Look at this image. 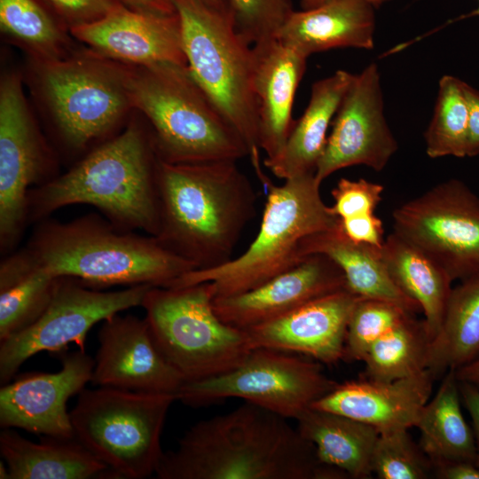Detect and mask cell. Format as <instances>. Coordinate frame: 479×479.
<instances>
[{"label":"cell","mask_w":479,"mask_h":479,"mask_svg":"<svg viewBox=\"0 0 479 479\" xmlns=\"http://www.w3.org/2000/svg\"><path fill=\"white\" fill-rule=\"evenodd\" d=\"M69 31L95 54L123 65L188 66L177 11H139L119 3L101 19Z\"/></svg>","instance_id":"17"},{"label":"cell","mask_w":479,"mask_h":479,"mask_svg":"<svg viewBox=\"0 0 479 479\" xmlns=\"http://www.w3.org/2000/svg\"><path fill=\"white\" fill-rule=\"evenodd\" d=\"M479 358V277L452 288L440 327L429 342L426 369L438 379Z\"/></svg>","instance_id":"30"},{"label":"cell","mask_w":479,"mask_h":479,"mask_svg":"<svg viewBox=\"0 0 479 479\" xmlns=\"http://www.w3.org/2000/svg\"><path fill=\"white\" fill-rule=\"evenodd\" d=\"M211 11L222 15L232 22V10L229 0H194Z\"/></svg>","instance_id":"46"},{"label":"cell","mask_w":479,"mask_h":479,"mask_svg":"<svg viewBox=\"0 0 479 479\" xmlns=\"http://www.w3.org/2000/svg\"><path fill=\"white\" fill-rule=\"evenodd\" d=\"M425 369L389 382L360 380L338 383L311 407L366 423L379 432L415 427L435 381Z\"/></svg>","instance_id":"21"},{"label":"cell","mask_w":479,"mask_h":479,"mask_svg":"<svg viewBox=\"0 0 479 479\" xmlns=\"http://www.w3.org/2000/svg\"><path fill=\"white\" fill-rule=\"evenodd\" d=\"M91 382L176 397L185 380L164 358L145 318L115 314L102 322Z\"/></svg>","instance_id":"18"},{"label":"cell","mask_w":479,"mask_h":479,"mask_svg":"<svg viewBox=\"0 0 479 479\" xmlns=\"http://www.w3.org/2000/svg\"><path fill=\"white\" fill-rule=\"evenodd\" d=\"M0 27L36 61L67 56L65 33L35 0H0Z\"/></svg>","instance_id":"33"},{"label":"cell","mask_w":479,"mask_h":479,"mask_svg":"<svg viewBox=\"0 0 479 479\" xmlns=\"http://www.w3.org/2000/svg\"><path fill=\"white\" fill-rule=\"evenodd\" d=\"M295 420L297 429L314 445L321 462L342 470L349 478L372 477V456L379 436L377 428L313 407Z\"/></svg>","instance_id":"27"},{"label":"cell","mask_w":479,"mask_h":479,"mask_svg":"<svg viewBox=\"0 0 479 479\" xmlns=\"http://www.w3.org/2000/svg\"><path fill=\"white\" fill-rule=\"evenodd\" d=\"M344 234L352 241L381 248L385 239L382 221L374 213L340 219Z\"/></svg>","instance_id":"40"},{"label":"cell","mask_w":479,"mask_h":479,"mask_svg":"<svg viewBox=\"0 0 479 479\" xmlns=\"http://www.w3.org/2000/svg\"><path fill=\"white\" fill-rule=\"evenodd\" d=\"M459 391L461 399L472 420V429L476 445L475 463L479 467V388L467 381H459Z\"/></svg>","instance_id":"42"},{"label":"cell","mask_w":479,"mask_h":479,"mask_svg":"<svg viewBox=\"0 0 479 479\" xmlns=\"http://www.w3.org/2000/svg\"><path fill=\"white\" fill-rule=\"evenodd\" d=\"M393 232L454 280L479 277V197L462 181L437 184L393 212Z\"/></svg>","instance_id":"12"},{"label":"cell","mask_w":479,"mask_h":479,"mask_svg":"<svg viewBox=\"0 0 479 479\" xmlns=\"http://www.w3.org/2000/svg\"><path fill=\"white\" fill-rule=\"evenodd\" d=\"M467 124L464 82L452 75H444L438 82L432 119L424 133L428 156L466 157Z\"/></svg>","instance_id":"34"},{"label":"cell","mask_w":479,"mask_h":479,"mask_svg":"<svg viewBox=\"0 0 479 479\" xmlns=\"http://www.w3.org/2000/svg\"><path fill=\"white\" fill-rule=\"evenodd\" d=\"M375 8L367 0H326L312 9L294 10L276 38L306 58L334 48L371 50Z\"/></svg>","instance_id":"23"},{"label":"cell","mask_w":479,"mask_h":479,"mask_svg":"<svg viewBox=\"0 0 479 479\" xmlns=\"http://www.w3.org/2000/svg\"><path fill=\"white\" fill-rule=\"evenodd\" d=\"M57 373H28L2 385L0 426L33 434L73 438L67 403L91 381L95 360L85 351L64 354Z\"/></svg>","instance_id":"16"},{"label":"cell","mask_w":479,"mask_h":479,"mask_svg":"<svg viewBox=\"0 0 479 479\" xmlns=\"http://www.w3.org/2000/svg\"><path fill=\"white\" fill-rule=\"evenodd\" d=\"M155 152L150 132L130 123L100 143L66 173L28 193V224L70 205L98 208L117 229L159 231Z\"/></svg>","instance_id":"3"},{"label":"cell","mask_w":479,"mask_h":479,"mask_svg":"<svg viewBox=\"0 0 479 479\" xmlns=\"http://www.w3.org/2000/svg\"><path fill=\"white\" fill-rule=\"evenodd\" d=\"M460 397L459 381L451 370L443 376L415 425L420 432L419 444L433 467L450 461H475V436L463 416Z\"/></svg>","instance_id":"31"},{"label":"cell","mask_w":479,"mask_h":479,"mask_svg":"<svg viewBox=\"0 0 479 479\" xmlns=\"http://www.w3.org/2000/svg\"><path fill=\"white\" fill-rule=\"evenodd\" d=\"M455 372L459 381H467L479 388V358Z\"/></svg>","instance_id":"45"},{"label":"cell","mask_w":479,"mask_h":479,"mask_svg":"<svg viewBox=\"0 0 479 479\" xmlns=\"http://www.w3.org/2000/svg\"><path fill=\"white\" fill-rule=\"evenodd\" d=\"M434 477L439 479H479V467L471 461H450L434 467Z\"/></svg>","instance_id":"43"},{"label":"cell","mask_w":479,"mask_h":479,"mask_svg":"<svg viewBox=\"0 0 479 479\" xmlns=\"http://www.w3.org/2000/svg\"><path fill=\"white\" fill-rule=\"evenodd\" d=\"M479 2V0H478ZM468 17H472V16H479V4H478V7L474 10L472 12H470L468 15Z\"/></svg>","instance_id":"49"},{"label":"cell","mask_w":479,"mask_h":479,"mask_svg":"<svg viewBox=\"0 0 479 479\" xmlns=\"http://www.w3.org/2000/svg\"><path fill=\"white\" fill-rule=\"evenodd\" d=\"M159 479H346L287 419L245 401L197 422L162 453Z\"/></svg>","instance_id":"1"},{"label":"cell","mask_w":479,"mask_h":479,"mask_svg":"<svg viewBox=\"0 0 479 479\" xmlns=\"http://www.w3.org/2000/svg\"><path fill=\"white\" fill-rule=\"evenodd\" d=\"M326 0H300V6L302 10H309L317 7ZM373 4L375 7L389 1V0H367Z\"/></svg>","instance_id":"47"},{"label":"cell","mask_w":479,"mask_h":479,"mask_svg":"<svg viewBox=\"0 0 479 479\" xmlns=\"http://www.w3.org/2000/svg\"><path fill=\"white\" fill-rule=\"evenodd\" d=\"M430 338L412 315L374 342L363 358L364 379L389 382L426 369Z\"/></svg>","instance_id":"32"},{"label":"cell","mask_w":479,"mask_h":479,"mask_svg":"<svg viewBox=\"0 0 479 479\" xmlns=\"http://www.w3.org/2000/svg\"><path fill=\"white\" fill-rule=\"evenodd\" d=\"M464 91L468 106V124L466 156L479 155V90L464 82Z\"/></svg>","instance_id":"41"},{"label":"cell","mask_w":479,"mask_h":479,"mask_svg":"<svg viewBox=\"0 0 479 479\" xmlns=\"http://www.w3.org/2000/svg\"><path fill=\"white\" fill-rule=\"evenodd\" d=\"M153 286L100 291L76 279L60 277L43 313L26 329L0 341V383H8L29 357L42 351L60 353L70 343L85 351L89 331L98 322L141 306Z\"/></svg>","instance_id":"14"},{"label":"cell","mask_w":479,"mask_h":479,"mask_svg":"<svg viewBox=\"0 0 479 479\" xmlns=\"http://www.w3.org/2000/svg\"><path fill=\"white\" fill-rule=\"evenodd\" d=\"M209 282L152 287L142 307L153 339L185 382L227 373L256 348L246 330L224 323L213 308Z\"/></svg>","instance_id":"7"},{"label":"cell","mask_w":479,"mask_h":479,"mask_svg":"<svg viewBox=\"0 0 479 479\" xmlns=\"http://www.w3.org/2000/svg\"><path fill=\"white\" fill-rule=\"evenodd\" d=\"M253 51L259 145L266 158H272L283 148L294 124L292 106L308 58L277 38L253 45Z\"/></svg>","instance_id":"22"},{"label":"cell","mask_w":479,"mask_h":479,"mask_svg":"<svg viewBox=\"0 0 479 479\" xmlns=\"http://www.w3.org/2000/svg\"><path fill=\"white\" fill-rule=\"evenodd\" d=\"M70 27L90 23L107 14L116 0H45Z\"/></svg>","instance_id":"39"},{"label":"cell","mask_w":479,"mask_h":479,"mask_svg":"<svg viewBox=\"0 0 479 479\" xmlns=\"http://www.w3.org/2000/svg\"><path fill=\"white\" fill-rule=\"evenodd\" d=\"M0 478L1 479H8L9 478V473L6 464L4 465V462H0Z\"/></svg>","instance_id":"48"},{"label":"cell","mask_w":479,"mask_h":479,"mask_svg":"<svg viewBox=\"0 0 479 479\" xmlns=\"http://www.w3.org/2000/svg\"><path fill=\"white\" fill-rule=\"evenodd\" d=\"M346 288L341 268L326 255L315 254L252 290L214 298L213 308L224 323L247 330Z\"/></svg>","instance_id":"19"},{"label":"cell","mask_w":479,"mask_h":479,"mask_svg":"<svg viewBox=\"0 0 479 479\" xmlns=\"http://www.w3.org/2000/svg\"><path fill=\"white\" fill-rule=\"evenodd\" d=\"M397 149L384 114L379 68L371 63L353 75L341 101L316 168V179L321 184L335 171L354 165L381 171Z\"/></svg>","instance_id":"15"},{"label":"cell","mask_w":479,"mask_h":479,"mask_svg":"<svg viewBox=\"0 0 479 479\" xmlns=\"http://www.w3.org/2000/svg\"><path fill=\"white\" fill-rule=\"evenodd\" d=\"M381 251L395 285L423 312L431 341L442 323L452 280L429 255L393 232Z\"/></svg>","instance_id":"28"},{"label":"cell","mask_w":479,"mask_h":479,"mask_svg":"<svg viewBox=\"0 0 479 479\" xmlns=\"http://www.w3.org/2000/svg\"><path fill=\"white\" fill-rule=\"evenodd\" d=\"M315 173L270 182L260 229L248 248L225 263L185 273L167 287L209 282L216 297L252 290L294 268L304 258L300 246L306 237L334 227L332 215L320 194Z\"/></svg>","instance_id":"6"},{"label":"cell","mask_w":479,"mask_h":479,"mask_svg":"<svg viewBox=\"0 0 479 479\" xmlns=\"http://www.w3.org/2000/svg\"><path fill=\"white\" fill-rule=\"evenodd\" d=\"M0 453L8 468V479L117 478L75 437L45 436L37 444L4 428Z\"/></svg>","instance_id":"25"},{"label":"cell","mask_w":479,"mask_h":479,"mask_svg":"<svg viewBox=\"0 0 479 479\" xmlns=\"http://www.w3.org/2000/svg\"><path fill=\"white\" fill-rule=\"evenodd\" d=\"M59 278L25 247L0 263V341L31 326L43 313Z\"/></svg>","instance_id":"29"},{"label":"cell","mask_w":479,"mask_h":479,"mask_svg":"<svg viewBox=\"0 0 479 479\" xmlns=\"http://www.w3.org/2000/svg\"><path fill=\"white\" fill-rule=\"evenodd\" d=\"M52 153L37 128L15 73L0 82V250L14 251L28 224L31 189L44 185L54 174Z\"/></svg>","instance_id":"13"},{"label":"cell","mask_w":479,"mask_h":479,"mask_svg":"<svg viewBox=\"0 0 479 479\" xmlns=\"http://www.w3.org/2000/svg\"><path fill=\"white\" fill-rule=\"evenodd\" d=\"M159 231L155 238L196 270L232 259L256 212V193L236 161L157 166Z\"/></svg>","instance_id":"2"},{"label":"cell","mask_w":479,"mask_h":479,"mask_svg":"<svg viewBox=\"0 0 479 479\" xmlns=\"http://www.w3.org/2000/svg\"><path fill=\"white\" fill-rule=\"evenodd\" d=\"M174 395L108 387L83 389L69 412L74 437L117 478L155 474L162 428Z\"/></svg>","instance_id":"9"},{"label":"cell","mask_w":479,"mask_h":479,"mask_svg":"<svg viewBox=\"0 0 479 479\" xmlns=\"http://www.w3.org/2000/svg\"><path fill=\"white\" fill-rule=\"evenodd\" d=\"M120 4L135 10L160 12H176L172 0H116Z\"/></svg>","instance_id":"44"},{"label":"cell","mask_w":479,"mask_h":479,"mask_svg":"<svg viewBox=\"0 0 479 479\" xmlns=\"http://www.w3.org/2000/svg\"><path fill=\"white\" fill-rule=\"evenodd\" d=\"M36 80L58 137L74 152L107 137L132 108L126 65L94 52L36 61Z\"/></svg>","instance_id":"10"},{"label":"cell","mask_w":479,"mask_h":479,"mask_svg":"<svg viewBox=\"0 0 479 479\" xmlns=\"http://www.w3.org/2000/svg\"><path fill=\"white\" fill-rule=\"evenodd\" d=\"M359 298L349 289H342L246 331L255 347L334 364L343 359L348 323Z\"/></svg>","instance_id":"20"},{"label":"cell","mask_w":479,"mask_h":479,"mask_svg":"<svg viewBox=\"0 0 479 479\" xmlns=\"http://www.w3.org/2000/svg\"><path fill=\"white\" fill-rule=\"evenodd\" d=\"M337 384L325 374L318 361L256 347L227 373L185 382L176 399L199 407L226 398H240L296 420Z\"/></svg>","instance_id":"11"},{"label":"cell","mask_w":479,"mask_h":479,"mask_svg":"<svg viewBox=\"0 0 479 479\" xmlns=\"http://www.w3.org/2000/svg\"><path fill=\"white\" fill-rule=\"evenodd\" d=\"M372 471L380 479H428L434 467L407 428L379 432L373 456Z\"/></svg>","instance_id":"35"},{"label":"cell","mask_w":479,"mask_h":479,"mask_svg":"<svg viewBox=\"0 0 479 479\" xmlns=\"http://www.w3.org/2000/svg\"><path fill=\"white\" fill-rule=\"evenodd\" d=\"M179 16L188 67L249 149L260 167L255 55L231 21L194 0H172Z\"/></svg>","instance_id":"8"},{"label":"cell","mask_w":479,"mask_h":479,"mask_svg":"<svg viewBox=\"0 0 479 479\" xmlns=\"http://www.w3.org/2000/svg\"><path fill=\"white\" fill-rule=\"evenodd\" d=\"M410 315L394 302L359 298L348 323L343 359L362 361L374 342Z\"/></svg>","instance_id":"36"},{"label":"cell","mask_w":479,"mask_h":479,"mask_svg":"<svg viewBox=\"0 0 479 479\" xmlns=\"http://www.w3.org/2000/svg\"><path fill=\"white\" fill-rule=\"evenodd\" d=\"M36 224L26 246L28 251L53 276L74 278L90 287H167L196 270L154 236L119 230L97 214Z\"/></svg>","instance_id":"4"},{"label":"cell","mask_w":479,"mask_h":479,"mask_svg":"<svg viewBox=\"0 0 479 479\" xmlns=\"http://www.w3.org/2000/svg\"><path fill=\"white\" fill-rule=\"evenodd\" d=\"M353 75L337 70L312 84L309 104L294 122L283 148L275 157L263 160L264 166L275 177L287 180L315 173L326 144L328 127Z\"/></svg>","instance_id":"24"},{"label":"cell","mask_w":479,"mask_h":479,"mask_svg":"<svg viewBox=\"0 0 479 479\" xmlns=\"http://www.w3.org/2000/svg\"><path fill=\"white\" fill-rule=\"evenodd\" d=\"M127 86L132 108L140 110L151 124L150 135L160 160L201 163L249 157L240 135L188 66H128Z\"/></svg>","instance_id":"5"},{"label":"cell","mask_w":479,"mask_h":479,"mask_svg":"<svg viewBox=\"0 0 479 479\" xmlns=\"http://www.w3.org/2000/svg\"><path fill=\"white\" fill-rule=\"evenodd\" d=\"M315 254L326 255L341 268L347 288L353 294L394 302L412 314L420 310L389 277L381 248L349 240L342 230L340 218L334 227L302 240L301 257Z\"/></svg>","instance_id":"26"},{"label":"cell","mask_w":479,"mask_h":479,"mask_svg":"<svg viewBox=\"0 0 479 479\" xmlns=\"http://www.w3.org/2000/svg\"><path fill=\"white\" fill-rule=\"evenodd\" d=\"M235 31L251 46L276 38L293 12L292 0H229Z\"/></svg>","instance_id":"37"},{"label":"cell","mask_w":479,"mask_h":479,"mask_svg":"<svg viewBox=\"0 0 479 479\" xmlns=\"http://www.w3.org/2000/svg\"><path fill=\"white\" fill-rule=\"evenodd\" d=\"M383 190L381 185L364 178H341L331 192L334 202L329 207L330 212L340 219L373 214Z\"/></svg>","instance_id":"38"}]
</instances>
